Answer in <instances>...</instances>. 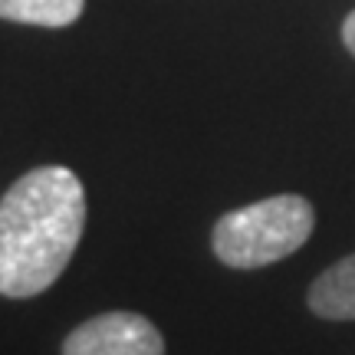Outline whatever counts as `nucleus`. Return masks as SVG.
Returning a JSON list of instances; mask_svg holds the SVG:
<instances>
[{"label":"nucleus","mask_w":355,"mask_h":355,"mask_svg":"<svg viewBox=\"0 0 355 355\" xmlns=\"http://www.w3.org/2000/svg\"><path fill=\"white\" fill-rule=\"evenodd\" d=\"M86 227V191L69 168L26 171L0 198V296L30 300L63 277Z\"/></svg>","instance_id":"nucleus-1"},{"label":"nucleus","mask_w":355,"mask_h":355,"mask_svg":"<svg viewBox=\"0 0 355 355\" xmlns=\"http://www.w3.org/2000/svg\"><path fill=\"white\" fill-rule=\"evenodd\" d=\"M316 214L300 194H277L257 204L237 207L214 224V254L234 270H257L296 254L309 234Z\"/></svg>","instance_id":"nucleus-2"},{"label":"nucleus","mask_w":355,"mask_h":355,"mask_svg":"<svg viewBox=\"0 0 355 355\" xmlns=\"http://www.w3.org/2000/svg\"><path fill=\"white\" fill-rule=\"evenodd\" d=\"M63 355H165V339L139 313H102L66 336Z\"/></svg>","instance_id":"nucleus-3"},{"label":"nucleus","mask_w":355,"mask_h":355,"mask_svg":"<svg viewBox=\"0 0 355 355\" xmlns=\"http://www.w3.org/2000/svg\"><path fill=\"white\" fill-rule=\"evenodd\" d=\"M309 309L322 319H355V254L329 266L313 283Z\"/></svg>","instance_id":"nucleus-4"},{"label":"nucleus","mask_w":355,"mask_h":355,"mask_svg":"<svg viewBox=\"0 0 355 355\" xmlns=\"http://www.w3.org/2000/svg\"><path fill=\"white\" fill-rule=\"evenodd\" d=\"M83 7L86 0H0V20L60 30L76 24L83 17Z\"/></svg>","instance_id":"nucleus-5"},{"label":"nucleus","mask_w":355,"mask_h":355,"mask_svg":"<svg viewBox=\"0 0 355 355\" xmlns=\"http://www.w3.org/2000/svg\"><path fill=\"white\" fill-rule=\"evenodd\" d=\"M343 43H345V50L355 56V10L345 17V24H343Z\"/></svg>","instance_id":"nucleus-6"}]
</instances>
